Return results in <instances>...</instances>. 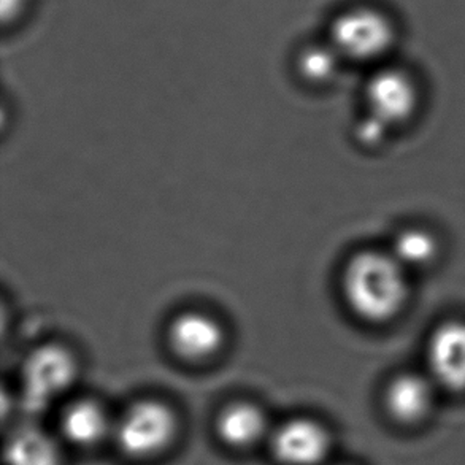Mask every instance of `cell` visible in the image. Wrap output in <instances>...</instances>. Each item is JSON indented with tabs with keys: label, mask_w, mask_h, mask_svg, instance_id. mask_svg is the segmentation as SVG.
<instances>
[{
	"label": "cell",
	"mask_w": 465,
	"mask_h": 465,
	"mask_svg": "<svg viewBox=\"0 0 465 465\" xmlns=\"http://www.w3.org/2000/svg\"><path fill=\"white\" fill-rule=\"evenodd\" d=\"M407 272L391 252L365 250L352 254L341 275L348 307L373 324L394 320L409 302Z\"/></svg>",
	"instance_id": "obj_1"
},
{
	"label": "cell",
	"mask_w": 465,
	"mask_h": 465,
	"mask_svg": "<svg viewBox=\"0 0 465 465\" xmlns=\"http://www.w3.org/2000/svg\"><path fill=\"white\" fill-rule=\"evenodd\" d=\"M114 432L123 453L134 460H146L173 441L176 416L165 403L142 401L127 410Z\"/></svg>",
	"instance_id": "obj_2"
},
{
	"label": "cell",
	"mask_w": 465,
	"mask_h": 465,
	"mask_svg": "<svg viewBox=\"0 0 465 465\" xmlns=\"http://www.w3.org/2000/svg\"><path fill=\"white\" fill-rule=\"evenodd\" d=\"M394 29L383 13L354 6L340 13L331 27V42L341 59L373 61L390 50Z\"/></svg>",
	"instance_id": "obj_3"
},
{
	"label": "cell",
	"mask_w": 465,
	"mask_h": 465,
	"mask_svg": "<svg viewBox=\"0 0 465 465\" xmlns=\"http://www.w3.org/2000/svg\"><path fill=\"white\" fill-rule=\"evenodd\" d=\"M76 378V359L65 346L46 343L27 356L21 371L25 405L40 411L69 390Z\"/></svg>",
	"instance_id": "obj_4"
},
{
	"label": "cell",
	"mask_w": 465,
	"mask_h": 465,
	"mask_svg": "<svg viewBox=\"0 0 465 465\" xmlns=\"http://www.w3.org/2000/svg\"><path fill=\"white\" fill-rule=\"evenodd\" d=\"M365 102L367 114L392 129L415 114L418 88L411 76L402 70H380L367 83Z\"/></svg>",
	"instance_id": "obj_5"
},
{
	"label": "cell",
	"mask_w": 465,
	"mask_h": 465,
	"mask_svg": "<svg viewBox=\"0 0 465 465\" xmlns=\"http://www.w3.org/2000/svg\"><path fill=\"white\" fill-rule=\"evenodd\" d=\"M226 332L220 321L199 310L176 314L167 327L170 350L189 362L213 358L224 345Z\"/></svg>",
	"instance_id": "obj_6"
},
{
	"label": "cell",
	"mask_w": 465,
	"mask_h": 465,
	"mask_svg": "<svg viewBox=\"0 0 465 465\" xmlns=\"http://www.w3.org/2000/svg\"><path fill=\"white\" fill-rule=\"evenodd\" d=\"M271 447L282 465H320L331 451V435L320 422L294 418L272 434Z\"/></svg>",
	"instance_id": "obj_7"
},
{
	"label": "cell",
	"mask_w": 465,
	"mask_h": 465,
	"mask_svg": "<svg viewBox=\"0 0 465 465\" xmlns=\"http://www.w3.org/2000/svg\"><path fill=\"white\" fill-rule=\"evenodd\" d=\"M430 373L447 390L465 391V322L448 321L435 329L428 345Z\"/></svg>",
	"instance_id": "obj_8"
},
{
	"label": "cell",
	"mask_w": 465,
	"mask_h": 465,
	"mask_svg": "<svg viewBox=\"0 0 465 465\" xmlns=\"http://www.w3.org/2000/svg\"><path fill=\"white\" fill-rule=\"evenodd\" d=\"M384 405L391 418L401 424L422 422L434 405L432 384L416 373H401L388 384Z\"/></svg>",
	"instance_id": "obj_9"
},
{
	"label": "cell",
	"mask_w": 465,
	"mask_h": 465,
	"mask_svg": "<svg viewBox=\"0 0 465 465\" xmlns=\"http://www.w3.org/2000/svg\"><path fill=\"white\" fill-rule=\"evenodd\" d=\"M267 420L262 410L250 402H233L221 411L216 420L220 440L233 448L246 450L256 445L265 434Z\"/></svg>",
	"instance_id": "obj_10"
},
{
	"label": "cell",
	"mask_w": 465,
	"mask_h": 465,
	"mask_svg": "<svg viewBox=\"0 0 465 465\" xmlns=\"http://www.w3.org/2000/svg\"><path fill=\"white\" fill-rule=\"evenodd\" d=\"M110 418L101 403L82 399L70 403L61 418L64 437L75 447L91 448L99 445L110 432Z\"/></svg>",
	"instance_id": "obj_11"
},
{
	"label": "cell",
	"mask_w": 465,
	"mask_h": 465,
	"mask_svg": "<svg viewBox=\"0 0 465 465\" xmlns=\"http://www.w3.org/2000/svg\"><path fill=\"white\" fill-rule=\"evenodd\" d=\"M440 252L434 233L422 227H407L397 233L391 254L405 271L422 269L432 264Z\"/></svg>",
	"instance_id": "obj_12"
},
{
	"label": "cell",
	"mask_w": 465,
	"mask_h": 465,
	"mask_svg": "<svg viewBox=\"0 0 465 465\" xmlns=\"http://www.w3.org/2000/svg\"><path fill=\"white\" fill-rule=\"evenodd\" d=\"M6 460L10 465H57L59 456L53 441L37 430H25L15 435Z\"/></svg>",
	"instance_id": "obj_13"
},
{
	"label": "cell",
	"mask_w": 465,
	"mask_h": 465,
	"mask_svg": "<svg viewBox=\"0 0 465 465\" xmlns=\"http://www.w3.org/2000/svg\"><path fill=\"white\" fill-rule=\"evenodd\" d=\"M340 59L331 44L309 45L297 57V69L309 82L324 83L337 74Z\"/></svg>",
	"instance_id": "obj_14"
},
{
	"label": "cell",
	"mask_w": 465,
	"mask_h": 465,
	"mask_svg": "<svg viewBox=\"0 0 465 465\" xmlns=\"http://www.w3.org/2000/svg\"><path fill=\"white\" fill-rule=\"evenodd\" d=\"M390 131V127L384 126L383 123L371 118V114H365L364 120L359 123L356 135L361 143L367 146H377L386 139Z\"/></svg>",
	"instance_id": "obj_15"
},
{
	"label": "cell",
	"mask_w": 465,
	"mask_h": 465,
	"mask_svg": "<svg viewBox=\"0 0 465 465\" xmlns=\"http://www.w3.org/2000/svg\"><path fill=\"white\" fill-rule=\"evenodd\" d=\"M27 0H0V13L4 23H15L25 12Z\"/></svg>",
	"instance_id": "obj_16"
}]
</instances>
